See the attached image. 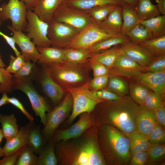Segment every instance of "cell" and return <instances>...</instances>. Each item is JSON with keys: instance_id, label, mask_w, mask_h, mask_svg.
Listing matches in <instances>:
<instances>
[{"instance_id": "obj_22", "label": "cell", "mask_w": 165, "mask_h": 165, "mask_svg": "<svg viewBox=\"0 0 165 165\" xmlns=\"http://www.w3.org/2000/svg\"><path fill=\"white\" fill-rule=\"evenodd\" d=\"M64 0H39L33 11L42 21L49 23L52 20L54 13Z\"/></svg>"}, {"instance_id": "obj_57", "label": "cell", "mask_w": 165, "mask_h": 165, "mask_svg": "<svg viewBox=\"0 0 165 165\" xmlns=\"http://www.w3.org/2000/svg\"><path fill=\"white\" fill-rule=\"evenodd\" d=\"M157 6L160 13L165 15V0H156Z\"/></svg>"}, {"instance_id": "obj_26", "label": "cell", "mask_w": 165, "mask_h": 165, "mask_svg": "<svg viewBox=\"0 0 165 165\" xmlns=\"http://www.w3.org/2000/svg\"><path fill=\"white\" fill-rule=\"evenodd\" d=\"M131 41L127 36L122 35L113 36L99 41L87 49L92 53L101 52L113 46L124 44Z\"/></svg>"}, {"instance_id": "obj_13", "label": "cell", "mask_w": 165, "mask_h": 165, "mask_svg": "<svg viewBox=\"0 0 165 165\" xmlns=\"http://www.w3.org/2000/svg\"><path fill=\"white\" fill-rule=\"evenodd\" d=\"M91 112H85L80 115L79 119L76 123L57 133L54 137L55 141H66L77 138L89 129L96 125L94 115Z\"/></svg>"}, {"instance_id": "obj_51", "label": "cell", "mask_w": 165, "mask_h": 165, "mask_svg": "<svg viewBox=\"0 0 165 165\" xmlns=\"http://www.w3.org/2000/svg\"><path fill=\"white\" fill-rule=\"evenodd\" d=\"M93 92L94 95L96 97L105 101L116 100L121 97L107 89L93 91Z\"/></svg>"}, {"instance_id": "obj_58", "label": "cell", "mask_w": 165, "mask_h": 165, "mask_svg": "<svg viewBox=\"0 0 165 165\" xmlns=\"http://www.w3.org/2000/svg\"><path fill=\"white\" fill-rule=\"evenodd\" d=\"M9 97L7 94L4 93L2 94V95L1 98L0 99V107L8 104V100Z\"/></svg>"}, {"instance_id": "obj_32", "label": "cell", "mask_w": 165, "mask_h": 165, "mask_svg": "<svg viewBox=\"0 0 165 165\" xmlns=\"http://www.w3.org/2000/svg\"><path fill=\"white\" fill-rule=\"evenodd\" d=\"M131 156L141 151H148L150 146L147 137L137 130L132 132L129 137Z\"/></svg>"}, {"instance_id": "obj_5", "label": "cell", "mask_w": 165, "mask_h": 165, "mask_svg": "<svg viewBox=\"0 0 165 165\" xmlns=\"http://www.w3.org/2000/svg\"><path fill=\"white\" fill-rule=\"evenodd\" d=\"M88 81L80 86L66 89L70 94L72 100V111L68 120V123H71L82 113L91 112L98 104L106 101L94 95L88 88Z\"/></svg>"}, {"instance_id": "obj_50", "label": "cell", "mask_w": 165, "mask_h": 165, "mask_svg": "<svg viewBox=\"0 0 165 165\" xmlns=\"http://www.w3.org/2000/svg\"><path fill=\"white\" fill-rule=\"evenodd\" d=\"M94 77L110 74L109 69L103 64L96 62L89 61Z\"/></svg>"}, {"instance_id": "obj_56", "label": "cell", "mask_w": 165, "mask_h": 165, "mask_svg": "<svg viewBox=\"0 0 165 165\" xmlns=\"http://www.w3.org/2000/svg\"><path fill=\"white\" fill-rule=\"evenodd\" d=\"M24 2L26 6L28 9L33 10L35 5L39 0H20Z\"/></svg>"}, {"instance_id": "obj_23", "label": "cell", "mask_w": 165, "mask_h": 165, "mask_svg": "<svg viewBox=\"0 0 165 165\" xmlns=\"http://www.w3.org/2000/svg\"><path fill=\"white\" fill-rule=\"evenodd\" d=\"M40 54L38 62L42 65H47L63 61L64 49L52 46L36 47Z\"/></svg>"}, {"instance_id": "obj_47", "label": "cell", "mask_w": 165, "mask_h": 165, "mask_svg": "<svg viewBox=\"0 0 165 165\" xmlns=\"http://www.w3.org/2000/svg\"><path fill=\"white\" fill-rule=\"evenodd\" d=\"M27 60L21 53L16 57L10 55L9 63L6 68V70L10 73L16 74L21 68Z\"/></svg>"}, {"instance_id": "obj_33", "label": "cell", "mask_w": 165, "mask_h": 165, "mask_svg": "<svg viewBox=\"0 0 165 165\" xmlns=\"http://www.w3.org/2000/svg\"><path fill=\"white\" fill-rule=\"evenodd\" d=\"M118 6L112 4L98 6L85 12L94 23L97 24L106 19L109 14Z\"/></svg>"}, {"instance_id": "obj_17", "label": "cell", "mask_w": 165, "mask_h": 165, "mask_svg": "<svg viewBox=\"0 0 165 165\" xmlns=\"http://www.w3.org/2000/svg\"><path fill=\"white\" fill-rule=\"evenodd\" d=\"M7 27L13 32V37L15 43L20 49L21 53L26 60L35 63L38 62L40 58V54L31 39L22 31L15 30L10 26H8Z\"/></svg>"}, {"instance_id": "obj_28", "label": "cell", "mask_w": 165, "mask_h": 165, "mask_svg": "<svg viewBox=\"0 0 165 165\" xmlns=\"http://www.w3.org/2000/svg\"><path fill=\"white\" fill-rule=\"evenodd\" d=\"M64 49L63 61L70 63L80 64L88 62L93 54L87 49Z\"/></svg>"}, {"instance_id": "obj_14", "label": "cell", "mask_w": 165, "mask_h": 165, "mask_svg": "<svg viewBox=\"0 0 165 165\" xmlns=\"http://www.w3.org/2000/svg\"><path fill=\"white\" fill-rule=\"evenodd\" d=\"M144 68L121 53L109 71L110 75L131 79L143 72Z\"/></svg>"}, {"instance_id": "obj_31", "label": "cell", "mask_w": 165, "mask_h": 165, "mask_svg": "<svg viewBox=\"0 0 165 165\" xmlns=\"http://www.w3.org/2000/svg\"><path fill=\"white\" fill-rule=\"evenodd\" d=\"M139 23L149 30L153 38L165 35V15H160L145 20H140Z\"/></svg>"}, {"instance_id": "obj_46", "label": "cell", "mask_w": 165, "mask_h": 165, "mask_svg": "<svg viewBox=\"0 0 165 165\" xmlns=\"http://www.w3.org/2000/svg\"><path fill=\"white\" fill-rule=\"evenodd\" d=\"M148 161L155 162L161 160L165 154V145L163 144L151 145L148 151Z\"/></svg>"}, {"instance_id": "obj_61", "label": "cell", "mask_w": 165, "mask_h": 165, "mask_svg": "<svg viewBox=\"0 0 165 165\" xmlns=\"http://www.w3.org/2000/svg\"><path fill=\"white\" fill-rule=\"evenodd\" d=\"M4 138L2 131V129L0 128V144L3 138Z\"/></svg>"}, {"instance_id": "obj_36", "label": "cell", "mask_w": 165, "mask_h": 165, "mask_svg": "<svg viewBox=\"0 0 165 165\" xmlns=\"http://www.w3.org/2000/svg\"><path fill=\"white\" fill-rule=\"evenodd\" d=\"M139 45L146 49L155 57L165 54V35L152 38Z\"/></svg>"}, {"instance_id": "obj_7", "label": "cell", "mask_w": 165, "mask_h": 165, "mask_svg": "<svg viewBox=\"0 0 165 165\" xmlns=\"http://www.w3.org/2000/svg\"><path fill=\"white\" fill-rule=\"evenodd\" d=\"M14 90L21 91L27 96L35 115L40 118L45 126L47 122L46 113L49 108L44 99L40 95L32 85L30 79H18L13 77Z\"/></svg>"}, {"instance_id": "obj_34", "label": "cell", "mask_w": 165, "mask_h": 165, "mask_svg": "<svg viewBox=\"0 0 165 165\" xmlns=\"http://www.w3.org/2000/svg\"><path fill=\"white\" fill-rule=\"evenodd\" d=\"M127 36L131 42L138 44L153 38L149 30L140 23L130 31Z\"/></svg>"}, {"instance_id": "obj_55", "label": "cell", "mask_w": 165, "mask_h": 165, "mask_svg": "<svg viewBox=\"0 0 165 165\" xmlns=\"http://www.w3.org/2000/svg\"><path fill=\"white\" fill-rule=\"evenodd\" d=\"M0 35L4 38L7 44L13 49L16 56L19 55L21 53L16 48L15 42L13 37H10L0 31Z\"/></svg>"}, {"instance_id": "obj_38", "label": "cell", "mask_w": 165, "mask_h": 165, "mask_svg": "<svg viewBox=\"0 0 165 165\" xmlns=\"http://www.w3.org/2000/svg\"><path fill=\"white\" fill-rule=\"evenodd\" d=\"M58 160L54 149V144L52 142L46 146L39 154L37 165H56Z\"/></svg>"}, {"instance_id": "obj_21", "label": "cell", "mask_w": 165, "mask_h": 165, "mask_svg": "<svg viewBox=\"0 0 165 165\" xmlns=\"http://www.w3.org/2000/svg\"><path fill=\"white\" fill-rule=\"evenodd\" d=\"M30 130L28 127H22L15 136L10 139L6 140V143L2 148L4 156H9L28 145Z\"/></svg>"}, {"instance_id": "obj_63", "label": "cell", "mask_w": 165, "mask_h": 165, "mask_svg": "<svg viewBox=\"0 0 165 165\" xmlns=\"http://www.w3.org/2000/svg\"><path fill=\"white\" fill-rule=\"evenodd\" d=\"M2 0H0V1H1ZM2 22L1 21H0V26L2 24Z\"/></svg>"}, {"instance_id": "obj_41", "label": "cell", "mask_w": 165, "mask_h": 165, "mask_svg": "<svg viewBox=\"0 0 165 165\" xmlns=\"http://www.w3.org/2000/svg\"><path fill=\"white\" fill-rule=\"evenodd\" d=\"M28 145L24 147L20 152L15 165H37L38 158Z\"/></svg>"}, {"instance_id": "obj_3", "label": "cell", "mask_w": 165, "mask_h": 165, "mask_svg": "<svg viewBox=\"0 0 165 165\" xmlns=\"http://www.w3.org/2000/svg\"><path fill=\"white\" fill-rule=\"evenodd\" d=\"M97 126L98 142L107 164H128L131 157L129 138L111 125Z\"/></svg>"}, {"instance_id": "obj_25", "label": "cell", "mask_w": 165, "mask_h": 165, "mask_svg": "<svg viewBox=\"0 0 165 165\" xmlns=\"http://www.w3.org/2000/svg\"><path fill=\"white\" fill-rule=\"evenodd\" d=\"M122 7L123 23L121 34L123 35L127 36L130 31L139 23L140 19L134 8L127 4Z\"/></svg>"}, {"instance_id": "obj_40", "label": "cell", "mask_w": 165, "mask_h": 165, "mask_svg": "<svg viewBox=\"0 0 165 165\" xmlns=\"http://www.w3.org/2000/svg\"><path fill=\"white\" fill-rule=\"evenodd\" d=\"M13 75L0 66V93H10L14 90Z\"/></svg>"}, {"instance_id": "obj_48", "label": "cell", "mask_w": 165, "mask_h": 165, "mask_svg": "<svg viewBox=\"0 0 165 165\" xmlns=\"http://www.w3.org/2000/svg\"><path fill=\"white\" fill-rule=\"evenodd\" d=\"M165 70V54L156 57L148 66L144 68L143 72H157Z\"/></svg>"}, {"instance_id": "obj_9", "label": "cell", "mask_w": 165, "mask_h": 165, "mask_svg": "<svg viewBox=\"0 0 165 165\" xmlns=\"http://www.w3.org/2000/svg\"><path fill=\"white\" fill-rule=\"evenodd\" d=\"M48 24L47 36L52 46L67 48L79 32L72 26L53 20Z\"/></svg>"}, {"instance_id": "obj_12", "label": "cell", "mask_w": 165, "mask_h": 165, "mask_svg": "<svg viewBox=\"0 0 165 165\" xmlns=\"http://www.w3.org/2000/svg\"><path fill=\"white\" fill-rule=\"evenodd\" d=\"M72 107V100L70 94L67 91L61 102L46 116L47 122L43 131L45 137L49 138L68 116Z\"/></svg>"}, {"instance_id": "obj_62", "label": "cell", "mask_w": 165, "mask_h": 165, "mask_svg": "<svg viewBox=\"0 0 165 165\" xmlns=\"http://www.w3.org/2000/svg\"><path fill=\"white\" fill-rule=\"evenodd\" d=\"M4 156V153L2 148L0 146V158Z\"/></svg>"}, {"instance_id": "obj_60", "label": "cell", "mask_w": 165, "mask_h": 165, "mask_svg": "<svg viewBox=\"0 0 165 165\" xmlns=\"http://www.w3.org/2000/svg\"><path fill=\"white\" fill-rule=\"evenodd\" d=\"M0 66L3 67V68H6V66L5 64L4 63V62H3L2 58L1 56L0 55Z\"/></svg>"}, {"instance_id": "obj_20", "label": "cell", "mask_w": 165, "mask_h": 165, "mask_svg": "<svg viewBox=\"0 0 165 165\" xmlns=\"http://www.w3.org/2000/svg\"><path fill=\"white\" fill-rule=\"evenodd\" d=\"M122 10V7L118 6L109 14L106 19L96 24L109 34L114 35H121Z\"/></svg>"}, {"instance_id": "obj_53", "label": "cell", "mask_w": 165, "mask_h": 165, "mask_svg": "<svg viewBox=\"0 0 165 165\" xmlns=\"http://www.w3.org/2000/svg\"><path fill=\"white\" fill-rule=\"evenodd\" d=\"M152 110L157 123L165 128V108L164 104L161 105Z\"/></svg>"}, {"instance_id": "obj_18", "label": "cell", "mask_w": 165, "mask_h": 165, "mask_svg": "<svg viewBox=\"0 0 165 165\" xmlns=\"http://www.w3.org/2000/svg\"><path fill=\"white\" fill-rule=\"evenodd\" d=\"M41 82L44 92L54 103L60 101L67 92L66 89L55 81L44 66Z\"/></svg>"}, {"instance_id": "obj_39", "label": "cell", "mask_w": 165, "mask_h": 165, "mask_svg": "<svg viewBox=\"0 0 165 165\" xmlns=\"http://www.w3.org/2000/svg\"><path fill=\"white\" fill-rule=\"evenodd\" d=\"M43 141L40 130L38 128L30 130L28 145L33 152L39 154L43 149Z\"/></svg>"}, {"instance_id": "obj_52", "label": "cell", "mask_w": 165, "mask_h": 165, "mask_svg": "<svg viewBox=\"0 0 165 165\" xmlns=\"http://www.w3.org/2000/svg\"><path fill=\"white\" fill-rule=\"evenodd\" d=\"M8 102V103L11 104L20 110L30 122H33L34 120L33 117L27 112L19 99L14 97H9Z\"/></svg>"}, {"instance_id": "obj_16", "label": "cell", "mask_w": 165, "mask_h": 165, "mask_svg": "<svg viewBox=\"0 0 165 165\" xmlns=\"http://www.w3.org/2000/svg\"><path fill=\"white\" fill-rule=\"evenodd\" d=\"M119 48L122 53L144 67L149 64L156 57L143 47L131 41L121 45Z\"/></svg>"}, {"instance_id": "obj_29", "label": "cell", "mask_w": 165, "mask_h": 165, "mask_svg": "<svg viewBox=\"0 0 165 165\" xmlns=\"http://www.w3.org/2000/svg\"><path fill=\"white\" fill-rule=\"evenodd\" d=\"M0 123L4 138L6 140L13 137L19 131L16 119L13 114L8 115L0 114Z\"/></svg>"}, {"instance_id": "obj_10", "label": "cell", "mask_w": 165, "mask_h": 165, "mask_svg": "<svg viewBox=\"0 0 165 165\" xmlns=\"http://www.w3.org/2000/svg\"><path fill=\"white\" fill-rule=\"evenodd\" d=\"M26 20L27 24L24 31L26 35L35 45L39 47H47L51 46L47 36L48 24L40 19L32 10L28 9Z\"/></svg>"}, {"instance_id": "obj_54", "label": "cell", "mask_w": 165, "mask_h": 165, "mask_svg": "<svg viewBox=\"0 0 165 165\" xmlns=\"http://www.w3.org/2000/svg\"><path fill=\"white\" fill-rule=\"evenodd\" d=\"M24 147L11 155L4 156L2 159H0V165H15L18 158Z\"/></svg>"}, {"instance_id": "obj_45", "label": "cell", "mask_w": 165, "mask_h": 165, "mask_svg": "<svg viewBox=\"0 0 165 165\" xmlns=\"http://www.w3.org/2000/svg\"><path fill=\"white\" fill-rule=\"evenodd\" d=\"M109 75L94 77L88 82V86L92 91L107 89Z\"/></svg>"}, {"instance_id": "obj_44", "label": "cell", "mask_w": 165, "mask_h": 165, "mask_svg": "<svg viewBox=\"0 0 165 165\" xmlns=\"http://www.w3.org/2000/svg\"><path fill=\"white\" fill-rule=\"evenodd\" d=\"M35 63L26 61L20 69L13 75V77L18 79H30L31 76L36 70Z\"/></svg>"}, {"instance_id": "obj_42", "label": "cell", "mask_w": 165, "mask_h": 165, "mask_svg": "<svg viewBox=\"0 0 165 165\" xmlns=\"http://www.w3.org/2000/svg\"><path fill=\"white\" fill-rule=\"evenodd\" d=\"M163 100L158 94L150 90L146 96L141 106L153 110L161 105L164 104Z\"/></svg>"}, {"instance_id": "obj_15", "label": "cell", "mask_w": 165, "mask_h": 165, "mask_svg": "<svg viewBox=\"0 0 165 165\" xmlns=\"http://www.w3.org/2000/svg\"><path fill=\"white\" fill-rule=\"evenodd\" d=\"M131 79L145 86L164 99L165 70L157 72H141Z\"/></svg>"}, {"instance_id": "obj_30", "label": "cell", "mask_w": 165, "mask_h": 165, "mask_svg": "<svg viewBox=\"0 0 165 165\" xmlns=\"http://www.w3.org/2000/svg\"><path fill=\"white\" fill-rule=\"evenodd\" d=\"M141 20H145L160 15L157 7L151 0H137L135 9Z\"/></svg>"}, {"instance_id": "obj_24", "label": "cell", "mask_w": 165, "mask_h": 165, "mask_svg": "<svg viewBox=\"0 0 165 165\" xmlns=\"http://www.w3.org/2000/svg\"><path fill=\"white\" fill-rule=\"evenodd\" d=\"M64 2L69 6L84 11L98 6L112 4L122 7L127 4L124 0H64Z\"/></svg>"}, {"instance_id": "obj_19", "label": "cell", "mask_w": 165, "mask_h": 165, "mask_svg": "<svg viewBox=\"0 0 165 165\" xmlns=\"http://www.w3.org/2000/svg\"><path fill=\"white\" fill-rule=\"evenodd\" d=\"M157 122L152 110L140 106L136 121V130L147 138Z\"/></svg>"}, {"instance_id": "obj_2", "label": "cell", "mask_w": 165, "mask_h": 165, "mask_svg": "<svg viewBox=\"0 0 165 165\" xmlns=\"http://www.w3.org/2000/svg\"><path fill=\"white\" fill-rule=\"evenodd\" d=\"M77 143L62 145L58 155L63 164L72 165H105L107 163L101 149L98 138V126L88 129Z\"/></svg>"}, {"instance_id": "obj_8", "label": "cell", "mask_w": 165, "mask_h": 165, "mask_svg": "<svg viewBox=\"0 0 165 165\" xmlns=\"http://www.w3.org/2000/svg\"><path fill=\"white\" fill-rule=\"evenodd\" d=\"M52 20L68 24L79 32L94 22L86 12L69 6L64 2L54 13Z\"/></svg>"}, {"instance_id": "obj_43", "label": "cell", "mask_w": 165, "mask_h": 165, "mask_svg": "<svg viewBox=\"0 0 165 165\" xmlns=\"http://www.w3.org/2000/svg\"><path fill=\"white\" fill-rule=\"evenodd\" d=\"M148 138L151 145L164 143L165 141L164 128L157 123Z\"/></svg>"}, {"instance_id": "obj_49", "label": "cell", "mask_w": 165, "mask_h": 165, "mask_svg": "<svg viewBox=\"0 0 165 165\" xmlns=\"http://www.w3.org/2000/svg\"><path fill=\"white\" fill-rule=\"evenodd\" d=\"M148 161V151L136 152L131 156L130 164L131 165H144Z\"/></svg>"}, {"instance_id": "obj_27", "label": "cell", "mask_w": 165, "mask_h": 165, "mask_svg": "<svg viewBox=\"0 0 165 165\" xmlns=\"http://www.w3.org/2000/svg\"><path fill=\"white\" fill-rule=\"evenodd\" d=\"M121 53L119 47L116 46L101 52L93 53L89 61L100 63L109 69Z\"/></svg>"}, {"instance_id": "obj_59", "label": "cell", "mask_w": 165, "mask_h": 165, "mask_svg": "<svg viewBox=\"0 0 165 165\" xmlns=\"http://www.w3.org/2000/svg\"><path fill=\"white\" fill-rule=\"evenodd\" d=\"M129 5L135 9L137 3V0H124Z\"/></svg>"}, {"instance_id": "obj_6", "label": "cell", "mask_w": 165, "mask_h": 165, "mask_svg": "<svg viewBox=\"0 0 165 165\" xmlns=\"http://www.w3.org/2000/svg\"><path fill=\"white\" fill-rule=\"evenodd\" d=\"M27 8L25 3L20 0H9L3 3L0 7V21L5 22L10 20L12 28L16 31H24L27 22Z\"/></svg>"}, {"instance_id": "obj_37", "label": "cell", "mask_w": 165, "mask_h": 165, "mask_svg": "<svg viewBox=\"0 0 165 165\" xmlns=\"http://www.w3.org/2000/svg\"><path fill=\"white\" fill-rule=\"evenodd\" d=\"M150 90L145 86L134 81L129 85V93L133 100L141 106Z\"/></svg>"}, {"instance_id": "obj_1", "label": "cell", "mask_w": 165, "mask_h": 165, "mask_svg": "<svg viewBox=\"0 0 165 165\" xmlns=\"http://www.w3.org/2000/svg\"><path fill=\"white\" fill-rule=\"evenodd\" d=\"M140 105L130 95L114 100L99 103L96 115H94L96 125H111L128 138L136 130V121Z\"/></svg>"}, {"instance_id": "obj_35", "label": "cell", "mask_w": 165, "mask_h": 165, "mask_svg": "<svg viewBox=\"0 0 165 165\" xmlns=\"http://www.w3.org/2000/svg\"><path fill=\"white\" fill-rule=\"evenodd\" d=\"M107 89L120 97L128 95L129 93V85L119 76L109 74Z\"/></svg>"}, {"instance_id": "obj_11", "label": "cell", "mask_w": 165, "mask_h": 165, "mask_svg": "<svg viewBox=\"0 0 165 165\" xmlns=\"http://www.w3.org/2000/svg\"><path fill=\"white\" fill-rule=\"evenodd\" d=\"M116 36L108 33L93 22L79 32L66 48L87 49L99 41Z\"/></svg>"}, {"instance_id": "obj_4", "label": "cell", "mask_w": 165, "mask_h": 165, "mask_svg": "<svg viewBox=\"0 0 165 165\" xmlns=\"http://www.w3.org/2000/svg\"><path fill=\"white\" fill-rule=\"evenodd\" d=\"M43 65L55 81L66 90L80 86L90 79L89 61L77 64L63 61Z\"/></svg>"}]
</instances>
